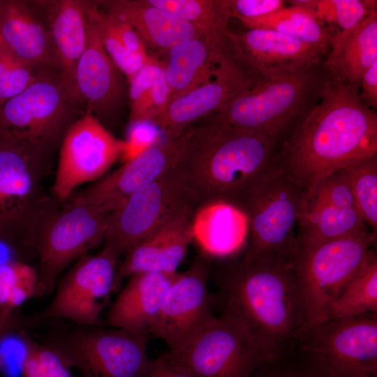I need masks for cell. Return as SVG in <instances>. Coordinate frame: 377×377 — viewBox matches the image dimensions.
I'll use <instances>...</instances> for the list:
<instances>
[{
	"label": "cell",
	"mask_w": 377,
	"mask_h": 377,
	"mask_svg": "<svg viewBox=\"0 0 377 377\" xmlns=\"http://www.w3.org/2000/svg\"><path fill=\"white\" fill-rule=\"evenodd\" d=\"M212 262L200 253L186 272L178 273L149 327V334L169 350L182 346L214 316L216 295L208 288Z\"/></svg>",
	"instance_id": "cell-15"
},
{
	"label": "cell",
	"mask_w": 377,
	"mask_h": 377,
	"mask_svg": "<svg viewBox=\"0 0 377 377\" xmlns=\"http://www.w3.org/2000/svg\"><path fill=\"white\" fill-rule=\"evenodd\" d=\"M367 232H371L357 209L336 207L311 190L302 192L297 228L300 247Z\"/></svg>",
	"instance_id": "cell-28"
},
{
	"label": "cell",
	"mask_w": 377,
	"mask_h": 377,
	"mask_svg": "<svg viewBox=\"0 0 377 377\" xmlns=\"http://www.w3.org/2000/svg\"><path fill=\"white\" fill-rule=\"evenodd\" d=\"M25 351L22 361L23 377H48L44 370L37 352V342L24 335Z\"/></svg>",
	"instance_id": "cell-45"
},
{
	"label": "cell",
	"mask_w": 377,
	"mask_h": 377,
	"mask_svg": "<svg viewBox=\"0 0 377 377\" xmlns=\"http://www.w3.org/2000/svg\"><path fill=\"white\" fill-rule=\"evenodd\" d=\"M148 339L111 327L76 325L44 334L41 343L82 377H147L154 364L147 354Z\"/></svg>",
	"instance_id": "cell-5"
},
{
	"label": "cell",
	"mask_w": 377,
	"mask_h": 377,
	"mask_svg": "<svg viewBox=\"0 0 377 377\" xmlns=\"http://www.w3.org/2000/svg\"><path fill=\"white\" fill-rule=\"evenodd\" d=\"M178 273L142 272L128 277L108 313L105 325L149 334V327Z\"/></svg>",
	"instance_id": "cell-26"
},
{
	"label": "cell",
	"mask_w": 377,
	"mask_h": 377,
	"mask_svg": "<svg viewBox=\"0 0 377 377\" xmlns=\"http://www.w3.org/2000/svg\"><path fill=\"white\" fill-rule=\"evenodd\" d=\"M232 17L255 18L283 8L282 0H228Z\"/></svg>",
	"instance_id": "cell-43"
},
{
	"label": "cell",
	"mask_w": 377,
	"mask_h": 377,
	"mask_svg": "<svg viewBox=\"0 0 377 377\" xmlns=\"http://www.w3.org/2000/svg\"><path fill=\"white\" fill-rule=\"evenodd\" d=\"M242 250L218 259L216 303L271 357L309 323L304 300L293 265L252 258Z\"/></svg>",
	"instance_id": "cell-2"
},
{
	"label": "cell",
	"mask_w": 377,
	"mask_h": 377,
	"mask_svg": "<svg viewBox=\"0 0 377 377\" xmlns=\"http://www.w3.org/2000/svg\"><path fill=\"white\" fill-rule=\"evenodd\" d=\"M152 6L209 33H225L232 17L228 0H147Z\"/></svg>",
	"instance_id": "cell-35"
},
{
	"label": "cell",
	"mask_w": 377,
	"mask_h": 377,
	"mask_svg": "<svg viewBox=\"0 0 377 377\" xmlns=\"http://www.w3.org/2000/svg\"><path fill=\"white\" fill-rule=\"evenodd\" d=\"M40 362L48 377H73L69 369L50 348L37 342Z\"/></svg>",
	"instance_id": "cell-46"
},
{
	"label": "cell",
	"mask_w": 377,
	"mask_h": 377,
	"mask_svg": "<svg viewBox=\"0 0 377 377\" xmlns=\"http://www.w3.org/2000/svg\"><path fill=\"white\" fill-rule=\"evenodd\" d=\"M182 141V134L145 149L121 167L74 192L66 202L112 214L132 194L175 165Z\"/></svg>",
	"instance_id": "cell-18"
},
{
	"label": "cell",
	"mask_w": 377,
	"mask_h": 377,
	"mask_svg": "<svg viewBox=\"0 0 377 377\" xmlns=\"http://www.w3.org/2000/svg\"><path fill=\"white\" fill-rule=\"evenodd\" d=\"M360 86L362 87L359 94L361 100L368 106L376 108L377 106V61L364 74Z\"/></svg>",
	"instance_id": "cell-47"
},
{
	"label": "cell",
	"mask_w": 377,
	"mask_h": 377,
	"mask_svg": "<svg viewBox=\"0 0 377 377\" xmlns=\"http://www.w3.org/2000/svg\"><path fill=\"white\" fill-rule=\"evenodd\" d=\"M0 309V343L9 334L23 332V330L39 323L38 318H26ZM1 366V363H0Z\"/></svg>",
	"instance_id": "cell-44"
},
{
	"label": "cell",
	"mask_w": 377,
	"mask_h": 377,
	"mask_svg": "<svg viewBox=\"0 0 377 377\" xmlns=\"http://www.w3.org/2000/svg\"><path fill=\"white\" fill-rule=\"evenodd\" d=\"M229 33H205L164 52L166 59L161 62L170 89L168 103L214 77L230 48Z\"/></svg>",
	"instance_id": "cell-23"
},
{
	"label": "cell",
	"mask_w": 377,
	"mask_h": 377,
	"mask_svg": "<svg viewBox=\"0 0 377 377\" xmlns=\"http://www.w3.org/2000/svg\"><path fill=\"white\" fill-rule=\"evenodd\" d=\"M230 38L233 57L262 77L313 67L327 51L268 29L230 31Z\"/></svg>",
	"instance_id": "cell-20"
},
{
	"label": "cell",
	"mask_w": 377,
	"mask_h": 377,
	"mask_svg": "<svg viewBox=\"0 0 377 377\" xmlns=\"http://www.w3.org/2000/svg\"><path fill=\"white\" fill-rule=\"evenodd\" d=\"M38 271L20 261L0 264V309L12 312L36 296Z\"/></svg>",
	"instance_id": "cell-37"
},
{
	"label": "cell",
	"mask_w": 377,
	"mask_h": 377,
	"mask_svg": "<svg viewBox=\"0 0 377 377\" xmlns=\"http://www.w3.org/2000/svg\"><path fill=\"white\" fill-rule=\"evenodd\" d=\"M94 2L103 46L114 65L129 81L144 66L149 56L134 53L127 49L102 20L97 2Z\"/></svg>",
	"instance_id": "cell-39"
},
{
	"label": "cell",
	"mask_w": 377,
	"mask_h": 377,
	"mask_svg": "<svg viewBox=\"0 0 377 377\" xmlns=\"http://www.w3.org/2000/svg\"><path fill=\"white\" fill-rule=\"evenodd\" d=\"M125 147V141L116 138L94 115L84 113L60 144L53 198L63 204L79 186L103 177Z\"/></svg>",
	"instance_id": "cell-14"
},
{
	"label": "cell",
	"mask_w": 377,
	"mask_h": 377,
	"mask_svg": "<svg viewBox=\"0 0 377 377\" xmlns=\"http://www.w3.org/2000/svg\"><path fill=\"white\" fill-rule=\"evenodd\" d=\"M311 68L260 76L212 117L228 125L279 139L311 91Z\"/></svg>",
	"instance_id": "cell-11"
},
{
	"label": "cell",
	"mask_w": 377,
	"mask_h": 377,
	"mask_svg": "<svg viewBox=\"0 0 377 377\" xmlns=\"http://www.w3.org/2000/svg\"><path fill=\"white\" fill-rule=\"evenodd\" d=\"M290 2L308 10L323 24H335L340 29L333 34L331 45L351 32L377 5V1L374 0H300Z\"/></svg>",
	"instance_id": "cell-34"
},
{
	"label": "cell",
	"mask_w": 377,
	"mask_h": 377,
	"mask_svg": "<svg viewBox=\"0 0 377 377\" xmlns=\"http://www.w3.org/2000/svg\"><path fill=\"white\" fill-rule=\"evenodd\" d=\"M302 192L276 154L236 205L249 221V239L242 250L246 256L294 266Z\"/></svg>",
	"instance_id": "cell-4"
},
{
	"label": "cell",
	"mask_w": 377,
	"mask_h": 377,
	"mask_svg": "<svg viewBox=\"0 0 377 377\" xmlns=\"http://www.w3.org/2000/svg\"><path fill=\"white\" fill-rule=\"evenodd\" d=\"M96 1L104 11L128 23L144 43L163 52L181 42L209 33L151 5L147 0Z\"/></svg>",
	"instance_id": "cell-27"
},
{
	"label": "cell",
	"mask_w": 377,
	"mask_h": 377,
	"mask_svg": "<svg viewBox=\"0 0 377 377\" xmlns=\"http://www.w3.org/2000/svg\"><path fill=\"white\" fill-rule=\"evenodd\" d=\"M376 153V114L357 89L330 75L319 103L295 128L276 159L304 191Z\"/></svg>",
	"instance_id": "cell-1"
},
{
	"label": "cell",
	"mask_w": 377,
	"mask_h": 377,
	"mask_svg": "<svg viewBox=\"0 0 377 377\" xmlns=\"http://www.w3.org/2000/svg\"><path fill=\"white\" fill-rule=\"evenodd\" d=\"M360 377H377V376H375V375H364V376H362Z\"/></svg>",
	"instance_id": "cell-49"
},
{
	"label": "cell",
	"mask_w": 377,
	"mask_h": 377,
	"mask_svg": "<svg viewBox=\"0 0 377 377\" xmlns=\"http://www.w3.org/2000/svg\"><path fill=\"white\" fill-rule=\"evenodd\" d=\"M259 77L235 59L230 49L220 60L210 82L170 102L151 121L165 134L166 140L175 139L195 121L219 112Z\"/></svg>",
	"instance_id": "cell-17"
},
{
	"label": "cell",
	"mask_w": 377,
	"mask_h": 377,
	"mask_svg": "<svg viewBox=\"0 0 377 377\" xmlns=\"http://www.w3.org/2000/svg\"><path fill=\"white\" fill-rule=\"evenodd\" d=\"M290 4V7H283L265 16L237 19L246 29L275 31L327 50L331 46L332 31L318 22L306 8Z\"/></svg>",
	"instance_id": "cell-30"
},
{
	"label": "cell",
	"mask_w": 377,
	"mask_h": 377,
	"mask_svg": "<svg viewBox=\"0 0 377 377\" xmlns=\"http://www.w3.org/2000/svg\"><path fill=\"white\" fill-rule=\"evenodd\" d=\"M79 108L58 76L40 75L0 106V138L51 158L69 127L82 116Z\"/></svg>",
	"instance_id": "cell-6"
},
{
	"label": "cell",
	"mask_w": 377,
	"mask_h": 377,
	"mask_svg": "<svg viewBox=\"0 0 377 377\" xmlns=\"http://www.w3.org/2000/svg\"><path fill=\"white\" fill-rule=\"evenodd\" d=\"M0 41L40 75L59 77L49 29L27 1L0 0Z\"/></svg>",
	"instance_id": "cell-22"
},
{
	"label": "cell",
	"mask_w": 377,
	"mask_h": 377,
	"mask_svg": "<svg viewBox=\"0 0 377 377\" xmlns=\"http://www.w3.org/2000/svg\"><path fill=\"white\" fill-rule=\"evenodd\" d=\"M158 127L151 121L130 122L126 147L122 154L126 162L145 149L157 144Z\"/></svg>",
	"instance_id": "cell-41"
},
{
	"label": "cell",
	"mask_w": 377,
	"mask_h": 377,
	"mask_svg": "<svg viewBox=\"0 0 377 377\" xmlns=\"http://www.w3.org/2000/svg\"><path fill=\"white\" fill-rule=\"evenodd\" d=\"M249 228L244 212L223 200L200 205L192 218L193 240L200 253L212 259L226 258L244 249Z\"/></svg>",
	"instance_id": "cell-25"
},
{
	"label": "cell",
	"mask_w": 377,
	"mask_h": 377,
	"mask_svg": "<svg viewBox=\"0 0 377 377\" xmlns=\"http://www.w3.org/2000/svg\"><path fill=\"white\" fill-rule=\"evenodd\" d=\"M50 158L0 138V239L32 246L35 233L53 202L43 182Z\"/></svg>",
	"instance_id": "cell-7"
},
{
	"label": "cell",
	"mask_w": 377,
	"mask_h": 377,
	"mask_svg": "<svg viewBox=\"0 0 377 377\" xmlns=\"http://www.w3.org/2000/svg\"><path fill=\"white\" fill-rule=\"evenodd\" d=\"M86 14L87 45L76 68L75 86L85 112L101 121L121 110L126 89L120 71L103 46L94 1H86Z\"/></svg>",
	"instance_id": "cell-19"
},
{
	"label": "cell",
	"mask_w": 377,
	"mask_h": 377,
	"mask_svg": "<svg viewBox=\"0 0 377 377\" xmlns=\"http://www.w3.org/2000/svg\"><path fill=\"white\" fill-rule=\"evenodd\" d=\"M372 232L343 236L300 246L294 263L309 323L329 318L330 307L373 250Z\"/></svg>",
	"instance_id": "cell-8"
},
{
	"label": "cell",
	"mask_w": 377,
	"mask_h": 377,
	"mask_svg": "<svg viewBox=\"0 0 377 377\" xmlns=\"http://www.w3.org/2000/svg\"><path fill=\"white\" fill-rule=\"evenodd\" d=\"M128 82L130 122L153 121L164 111L170 89L161 61L148 57L144 66Z\"/></svg>",
	"instance_id": "cell-31"
},
{
	"label": "cell",
	"mask_w": 377,
	"mask_h": 377,
	"mask_svg": "<svg viewBox=\"0 0 377 377\" xmlns=\"http://www.w3.org/2000/svg\"><path fill=\"white\" fill-rule=\"evenodd\" d=\"M199 205L197 196L173 166L110 214L103 248L119 258L158 227Z\"/></svg>",
	"instance_id": "cell-12"
},
{
	"label": "cell",
	"mask_w": 377,
	"mask_h": 377,
	"mask_svg": "<svg viewBox=\"0 0 377 377\" xmlns=\"http://www.w3.org/2000/svg\"><path fill=\"white\" fill-rule=\"evenodd\" d=\"M61 205L59 209L51 207L34 235L39 258L36 296L50 293L59 274L103 242L108 229L111 214L84 204Z\"/></svg>",
	"instance_id": "cell-9"
},
{
	"label": "cell",
	"mask_w": 377,
	"mask_h": 377,
	"mask_svg": "<svg viewBox=\"0 0 377 377\" xmlns=\"http://www.w3.org/2000/svg\"><path fill=\"white\" fill-rule=\"evenodd\" d=\"M251 377H338L325 362L296 339L263 362Z\"/></svg>",
	"instance_id": "cell-33"
},
{
	"label": "cell",
	"mask_w": 377,
	"mask_h": 377,
	"mask_svg": "<svg viewBox=\"0 0 377 377\" xmlns=\"http://www.w3.org/2000/svg\"><path fill=\"white\" fill-rule=\"evenodd\" d=\"M306 190L313 191L339 208L357 209L350 186L342 169L332 172Z\"/></svg>",
	"instance_id": "cell-40"
},
{
	"label": "cell",
	"mask_w": 377,
	"mask_h": 377,
	"mask_svg": "<svg viewBox=\"0 0 377 377\" xmlns=\"http://www.w3.org/2000/svg\"><path fill=\"white\" fill-rule=\"evenodd\" d=\"M296 341L338 377L377 376V313L307 323Z\"/></svg>",
	"instance_id": "cell-13"
},
{
	"label": "cell",
	"mask_w": 377,
	"mask_h": 377,
	"mask_svg": "<svg viewBox=\"0 0 377 377\" xmlns=\"http://www.w3.org/2000/svg\"><path fill=\"white\" fill-rule=\"evenodd\" d=\"M175 167L200 205L223 200L237 205L275 159L278 140L209 117L188 127Z\"/></svg>",
	"instance_id": "cell-3"
},
{
	"label": "cell",
	"mask_w": 377,
	"mask_h": 377,
	"mask_svg": "<svg viewBox=\"0 0 377 377\" xmlns=\"http://www.w3.org/2000/svg\"><path fill=\"white\" fill-rule=\"evenodd\" d=\"M196 209L178 214L135 244L117 265L112 292H118L124 279L142 272L172 274L193 241L192 218Z\"/></svg>",
	"instance_id": "cell-21"
},
{
	"label": "cell",
	"mask_w": 377,
	"mask_h": 377,
	"mask_svg": "<svg viewBox=\"0 0 377 377\" xmlns=\"http://www.w3.org/2000/svg\"><path fill=\"white\" fill-rule=\"evenodd\" d=\"M98 8L102 20L127 49L134 53L147 54L145 43L128 23L104 11L99 6Z\"/></svg>",
	"instance_id": "cell-42"
},
{
	"label": "cell",
	"mask_w": 377,
	"mask_h": 377,
	"mask_svg": "<svg viewBox=\"0 0 377 377\" xmlns=\"http://www.w3.org/2000/svg\"><path fill=\"white\" fill-rule=\"evenodd\" d=\"M350 186L356 209L376 237L377 234V157H365L342 169Z\"/></svg>",
	"instance_id": "cell-36"
},
{
	"label": "cell",
	"mask_w": 377,
	"mask_h": 377,
	"mask_svg": "<svg viewBox=\"0 0 377 377\" xmlns=\"http://www.w3.org/2000/svg\"><path fill=\"white\" fill-rule=\"evenodd\" d=\"M59 66L60 83L68 96L81 105L75 86L78 61L87 45L86 1H42Z\"/></svg>",
	"instance_id": "cell-24"
},
{
	"label": "cell",
	"mask_w": 377,
	"mask_h": 377,
	"mask_svg": "<svg viewBox=\"0 0 377 377\" xmlns=\"http://www.w3.org/2000/svg\"><path fill=\"white\" fill-rule=\"evenodd\" d=\"M369 313H377V256L374 250L332 304L329 318H348Z\"/></svg>",
	"instance_id": "cell-32"
},
{
	"label": "cell",
	"mask_w": 377,
	"mask_h": 377,
	"mask_svg": "<svg viewBox=\"0 0 377 377\" xmlns=\"http://www.w3.org/2000/svg\"><path fill=\"white\" fill-rule=\"evenodd\" d=\"M377 61V9L351 32L331 45L326 61L330 75L359 89L366 71Z\"/></svg>",
	"instance_id": "cell-29"
},
{
	"label": "cell",
	"mask_w": 377,
	"mask_h": 377,
	"mask_svg": "<svg viewBox=\"0 0 377 377\" xmlns=\"http://www.w3.org/2000/svg\"><path fill=\"white\" fill-rule=\"evenodd\" d=\"M165 354L191 377H251L270 358L236 319L223 312Z\"/></svg>",
	"instance_id": "cell-10"
},
{
	"label": "cell",
	"mask_w": 377,
	"mask_h": 377,
	"mask_svg": "<svg viewBox=\"0 0 377 377\" xmlns=\"http://www.w3.org/2000/svg\"><path fill=\"white\" fill-rule=\"evenodd\" d=\"M147 377H191L171 362L164 353L154 360V367Z\"/></svg>",
	"instance_id": "cell-48"
},
{
	"label": "cell",
	"mask_w": 377,
	"mask_h": 377,
	"mask_svg": "<svg viewBox=\"0 0 377 377\" xmlns=\"http://www.w3.org/2000/svg\"><path fill=\"white\" fill-rule=\"evenodd\" d=\"M119 257L108 249L84 256L62 278L42 318L68 320L77 325H101V314L113 290Z\"/></svg>",
	"instance_id": "cell-16"
},
{
	"label": "cell",
	"mask_w": 377,
	"mask_h": 377,
	"mask_svg": "<svg viewBox=\"0 0 377 377\" xmlns=\"http://www.w3.org/2000/svg\"><path fill=\"white\" fill-rule=\"evenodd\" d=\"M40 75L0 41V106L17 95Z\"/></svg>",
	"instance_id": "cell-38"
}]
</instances>
